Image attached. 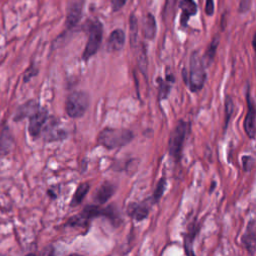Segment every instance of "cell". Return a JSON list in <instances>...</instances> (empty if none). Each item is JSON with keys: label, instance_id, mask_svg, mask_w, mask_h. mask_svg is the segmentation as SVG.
I'll use <instances>...</instances> for the list:
<instances>
[{"label": "cell", "instance_id": "1", "mask_svg": "<svg viewBox=\"0 0 256 256\" xmlns=\"http://www.w3.org/2000/svg\"><path fill=\"white\" fill-rule=\"evenodd\" d=\"M106 217L107 219H109L115 226H117L121 219L117 213V210L115 209V207L113 205H109L107 207H100L99 205H87L83 208V210L71 217L66 225L68 226H72V227H83V226H87L88 223L95 217Z\"/></svg>", "mask_w": 256, "mask_h": 256}, {"label": "cell", "instance_id": "2", "mask_svg": "<svg viewBox=\"0 0 256 256\" xmlns=\"http://www.w3.org/2000/svg\"><path fill=\"white\" fill-rule=\"evenodd\" d=\"M182 74L184 79L183 81L188 85L191 92H198L203 88L207 74L204 61L198 51H194L190 56L189 72L187 73L186 70L183 69Z\"/></svg>", "mask_w": 256, "mask_h": 256}, {"label": "cell", "instance_id": "3", "mask_svg": "<svg viewBox=\"0 0 256 256\" xmlns=\"http://www.w3.org/2000/svg\"><path fill=\"white\" fill-rule=\"evenodd\" d=\"M134 139V133L125 128L106 127L97 136L98 145L106 149H115L129 144Z\"/></svg>", "mask_w": 256, "mask_h": 256}, {"label": "cell", "instance_id": "4", "mask_svg": "<svg viewBox=\"0 0 256 256\" xmlns=\"http://www.w3.org/2000/svg\"><path fill=\"white\" fill-rule=\"evenodd\" d=\"M86 30L88 32V39L85 45V49L82 54L84 61L89 60L98 51L103 37V25L98 19L88 20L85 23Z\"/></svg>", "mask_w": 256, "mask_h": 256}, {"label": "cell", "instance_id": "5", "mask_svg": "<svg viewBox=\"0 0 256 256\" xmlns=\"http://www.w3.org/2000/svg\"><path fill=\"white\" fill-rule=\"evenodd\" d=\"M189 130V125L184 120H179L172 130L169 141H168V152L169 155L174 159V161L178 162L181 158L182 149L184 145V141L186 139V135Z\"/></svg>", "mask_w": 256, "mask_h": 256}, {"label": "cell", "instance_id": "6", "mask_svg": "<svg viewBox=\"0 0 256 256\" xmlns=\"http://www.w3.org/2000/svg\"><path fill=\"white\" fill-rule=\"evenodd\" d=\"M89 107V95L84 91L71 92L65 101V111L72 119L81 118Z\"/></svg>", "mask_w": 256, "mask_h": 256}, {"label": "cell", "instance_id": "7", "mask_svg": "<svg viewBox=\"0 0 256 256\" xmlns=\"http://www.w3.org/2000/svg\"><path fill=\"white\" fill-rule=\"evenodd\" d=\"M41 133H43V138L46 142L59 141L67 137L66 131L60 126L57 119L54 117H48Z\"/></svg>", "mask_w": 256, "mask_h": 256}, {"label": "cell", "instance_id": "8", "mask_svg": "<svg viewBox=\"0 0 256 256\" xmlns=\"http://www.w3.org/2000/svg\"><path fill=\"white\" fill-rule=\"evenodd\" d=\"M48 118V111L46 108L39 107L30 117L28 124V132L31 138L36 139L40 136L42 128Z\"/></svg>", "mask_w": 256, "mask_h": 256}, {"label": "cell", "instance_id": "9", "mask_svg": "<svg viewBox=\"0 0 256 256\" xmlns=\"http://www.w3.org/2000/svg\"><path fill=\"white\" fill-rule=\"evenodd\" d=\"M84 1L83 0H70L67 6V15H66V28H74L82 17Z\"/></svg>", "mask_w": 256, "mask_h": 256}, {"label": "cell", "instance_id": "10", "mask_svg": "<svg viewBox=\"0 0 256 256\" xmlns=\"http://www.w3.org/2000/svg\"><path fill=\"white\" fill-rule=\"evenodd\" d=\"M246 98H247V114L245 116L244 119V130L247 134V136L250 139H254L255 138V133H256V126H255V106H254V101L252 100V98L250 97V93H249V89L247 90L246 93Z\"/></svg>", "mask_w": 256, "mask_h": 256}, {"label": "cell", "instance_id": "11", "mask_svg": "<svg viewBox=\"0 0 256 256\" xmlns=\"http://www.w3.org/2000/svg\"><path fill=\"white\" fill-rule=\"evenodd\" d=\"M241 243L246 248V250L251 254H255L256 249V229H255V220L251 219L248 222L245 233L241 237Z\"/></svg>", "mask_w": 256, "mask_h": 256}, {"label": "cell", "instance_id": "12", "mask_svg": "<svg viewBox=\"0 0 256 256\" xmlns=\"http://www.w3.org/2000/svg\"><path fill=\"white\" fill-rule=\"evenodd\" d=\"M126 35L122 29L113 30L107 39V50L109 52L120 51L125 44Z\"/></svg>", "mask_w": 256, "mask_h": 256}, {"label": "cell", "instance_id": "13", "mask_svg": "<svg viewBox=\"0 0 256 256\" xmlns=\"http://www.w3.org/2000/svg\"><path fill=\"white\" fill-rule=\"evenodd\" d=\"M114 192H115L114 184L109 181H105L96 190L95 194L93 195V199L96 201L97 204L101 205L106 203L113 196Z\"/></svg>", "mask_w": 256, "mask_h": 256}, {"label": "cell", "instance_id": "14", "mask_svg": "<svg viewBox=\"0 0 256 256\" xmlns=\"http://www.w3.org/2000/svg\"><path fill=\"white\" fill-rule=\"evenodd\" d=\"M179 8L181 9L180 24L182 27H186L189 18L197 13V5L194 0H181Z\"/></svg>", "mask_w": 256, "mask_h": 256}, {"label": "cell", "instance_id": "15", "mask_svg": "<svg viewBox=\"0 0 256 256\" xmlns=\"http://www.w3.org/2000/svg\"><path fill=\"white\" fill-rule=\"evenodd\" d=\"M127 208V212L129 213V215L138 222L146 219L150 212L149 205L146 202L130 203Z\"/></svg>", "mask_w": 256, "mask_h": 256}, {"label": "cell", "instance_id": "16", "mask_svg": "<svg viewBox=\"0 0 256 256\" xmlns=\"http://www.w3.org/2000/svg\"><path fill=\"white\" fill-rule=\"evenodd\" d=\"M39 103L36 100H29L22 104L21 106L18 107V109L15 112L14 115V120L19 121L22 120L26 117H30L38 108H39Z\"/></svg>", "mask_w": 256, "mask_h": 256}, {"label": "cell", "instance_id": "17", "mask_svg": "<svg viewBox=\"0 0 256 256\" xmlns=\"http://www.w3.org/2000/svg\"><path fill=\"white\" fill-rule=\"evenodd\" d=\"M156 31L157 25L155 17L151 13L145 14L143 17V36L148 40H152L155 38Z\"/></svg>", "mask_w": 256, "mask_h": 256}, {"label": "cell", "instance_id": "18", "mask_svg": "<svg viewBox=\"0 0 256 256\" xmlns=\"http://www.w3.org/2000/svg\"><path fill=\"white\" fill-rule=\"evenodd\" d=\"M90 189V184L87 183V182H83L81 184H79L71 198V201H70V204L69 206L70 207H76L78 206L82 201L83 199L85 198V196L87 195L88 191Z\"/></svg>", "mask_w": 256, "mask_h": 256}, {"label": "cell", "instance_id": "19", "mask_svg": "<svg viewBox=\"0 0 256 256\" xmlns=\"http://www.w3.org/2000/svg\"><path fill=\"white\" fill-rule=\"evenodd\" d=\"M136 61H137L138 68L140 69L142 74L146 76V74H147V67H148V58H147L146 46L143 43H140L139 47L137 48Z\"/></svg>", "mask_w": 256, "mask_h": 256}, {"label": "cell", "instance_id": "20", "mask_svg": "<svg viewBox=\"0 0 256 256\" xmlns=\"http://www.w3.org/2000/svg\"><path fill=\"white\" fill-rule=\"evenodd\" d=\"M138 37V20L136 16L132 13L129 17V39L132 48L136 47Z\"/></svg>", "mask_w": 256, "mask_h": 256}, {"label": "cell", "instance_id": "21", "mask_svg": "<svg viewBox=\"0 0 256 256\" xmlns=\"http://www.w3.org/2000/svg\"><path fill=\"white\" fill-rule=\"evenodd\" d=\"M218 45H219V37L218 36H215L212 41L210 42L209 46L207 47V50L204 54V56L202 57L203 61L207 63V65H210L214 58H215V55H216V51H217V48H218Z\"/></svg>", "mask_w": 256, "mask_h": 256}, {"label": "cell", "instance_id": "22", "mask_svg": "<svg viewBox=\"0 0 256 256\" xmlns=\"http://www.w3.org/2000/svg\"><path fill=\"white\" fill-rule=\"evenodd\" d=\"M169 81L170 82H173V78L171 79H168L167 80H164L162 78H158V84H159V92H158V96H159V100H164L167 98L169 92H170V84H169Z\"/></svg>", "mask_w": 256, "mask_h": 256}, {"label": "cell", "instance_id": "23", "mask_svg": "<svg viewBox=\"0 0 256 256\" xmlns=\"http://www.w3.org/2000/svg\"><path fill=\"white\" fill-rule=\"evenodd\" d=\"M224 110H225V124L223 126L224 128V131L226 130L227 126H228V123L230 121V118L233 114V111H234V103H233V99L231 98V96L227 95L225 97V101H224Z\"/></svg>", "mask_w": 256, "mask_h": 256}, {"label": "cell", "instance_id": "24", "mask_svg": "<svg viewBox=\"0 0 256 256\" xmlns=\"http://www.w3.org/2000/svg\"><path fill=\"white\" fill-rule=\"evenodd\" d=\"M166 179L165 178H161L159 181H158V183H157V186H156V188H155V190H154V192H153V195H152V197H151V204H155V203H157L159 200H160V198L162 197V195H163V193H164V191H165V189H166Z\"/></svg>", "mask_w": 256, "mask_h": 256}, {"label": "cell", "instance_id": "25", "mask_svg": "<svg viewBox=\"0 0 256 256\" xmlns=\"http://www.w3.org/2000/svg\"><path fill=\"white\" fill-rule=\"evenodd\" d=\"M197 228L194 227V225H192V230H190L188 232V234L185 236V240H184V248H185V252L186 254H189V255H193L194 252L192 250V247H193V240H194V237L197 233Z\"/></svg>", "mask_w": 256, "mask_h": 256}, {"label": "cell", "instance_id": "26", "mask_svg": "<svg viewBox=\"0 0 256 256\" xmlns=\"http://www.w3.org/2000/svg\"><path fill=\"white\" fill-rule=\"evenodd\" d=\"M242 164H243V169L244 171H250L253 166H254V158L251 156L244 155L242 156Z\"/></svg>", "mask_w": 256, "mask_h": 256}, {"label": "cell", "instance_id": "27", "mask_svg": "<svg viewBox=\"0 0 256 256\" xmlns=\"http://www.w3.org/2000/svg\"><path fill=\"white\" fill-rule=\"evenodd\" d=\"M37 72H38L37 68H35L33 65H31V66L26 70V72L24 73V81H25V82L29 81L33 76H35V75L37 74Z\"/></svg>", "mask_w": 256, "mask_h": 256}, {"label": "cell", "instance_id": "28", "mask_svg": "<svg viewBox=\"0 0 256 256\" xmlns=\"http://www.w3.org/2000/svg\"><path fill=\"white\" fill-rule=\"evenodd\" d=\"M250 5H251V0H240L239 7H238L239 13H245L246 11H248L250 8Z\"/></svg>", "mask_w": 256, "mask_h": 256}, {"label": "cell", "instance_id": "29", "mask_svg": "<svg viewBox=\"0 0 256 256\" xmlns=\"http://www.w3.org/2000/svg\"><path fill=\"white\" fill-rule=\"evenodd\" d=\"M127 0H111V7L114 12L120 10L125 4Z\"/></svg>", "mask_w": 256, "mask_h": 256}, {"label": "cell", "instance_id": "30", "mask_svg": "<svg viewBox=\"0 0 256 256\" xmlns=\"http://www.w3.org/2000/svg\"><path fill=\"white\" fill-rule=\"evenodd\" d=\"M205 13L208 16H212L214 13V0H206L205 2Z\"/></svg>", "mask_w": 256, "mask_h": 256}]
</instances>
